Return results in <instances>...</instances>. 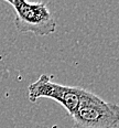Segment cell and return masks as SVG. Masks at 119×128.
<instances>
[{
    "label": "cell",
    "mask_w": 119,
    "mask_h": 128,
    "mask_svg": "<svg viewBox=\"0 0 119 128\" xmlns=\"http://www.w3.org/2000/svg\"><path fill=\"white\" fill-rule=\"evenodd\" d=\"M71 117L73 128H116L119 122V107L89 92Z\"/></svg>",
    "instance_id": "obj_1"
},
{
    "label": "cell",
    "mask_w": 119,
    "mask_h": 128,
    "mask_svg": "<svg viewBox=\"0 0 119 128\" xmlns=\"http://www.w3.org/2000/svg\"><path fill=\"white\" fill-rule=\"evenodd\" d=\"M7 4L14 10V24L20 32H32L35 36H45L56 31V21L44 2L7 0Z\"/></svg>",
    "instance_id": "obj_2"
},
{
    "label": "cell",
    "mask_w": 119,
    "mask_h": 128,
    "mask_svg": "<svg viewBox=\"0 0 119 128\" xmlns=\"http://www.w3.org/2000/svg\"><path fill=\"white\" fill-rule=\"evenodd\" d=\"M88 94V90L81 87L65 86L53 83L50 76L46 74H42L28 87V96L30 102L35 103L40 98L54 100L65 108L70 116L75 114L81 103Z\"/></svg>",
    "instance_id": "obj_3"
}]
</instances>
